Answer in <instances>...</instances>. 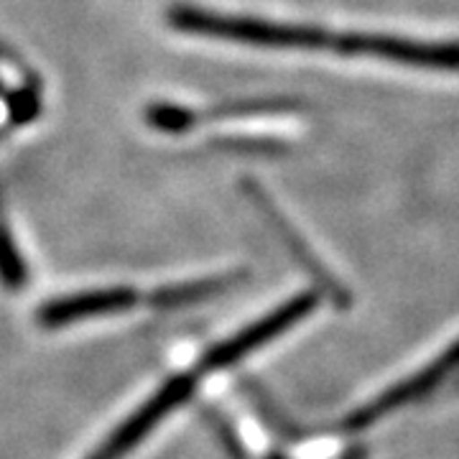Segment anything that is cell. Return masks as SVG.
<instances>
[{
  "label": "cell",
  "mask_w": 459,
  "mask_h": 459,
  "mask_svg": "<svg viewBox=\"0 0 459 459\" xmlns=\"http://www.w3.org/2000/svg\"><path fill=\"white\" fill-rule=\"evenodd\" d=\"M169 26L184 33L217 36V39L253 44V47H271V49H332L344 56H377L380 49V33H329L316 26L222 16L192 5L171 8Z\"/></svg>",
  "instance_id": "1"
},
{
  "label": "cell",
  "mask_w": 459,
  "mask_h": 459,
  "mask_svg": "<svg viewBox=\"0 0 459 459\" xmlns=\"http://www.w3.org/2000/svg\"><path fill=\"white\" fill-rule=\"evenodd\" d=\"M316 307V296L314 294H299L289 299L286 304H281L279 309L265 314L255 325H250L243 332L232 334L225 342L214 344L212 350L202 358V370H222L230 368L232 362H240L250 352H255L265 342L276 340L289 327H294L296 322H301L304 316H309Z\"/></svg>",
  "instance_id": "2"
},
{
  "label": "cell",
  "mask_w": 459,
  "mask_h": 459,
  "mask_svg": "<svg viewBox=\"0 0 459 459\" xmlns=\"http://www.w3.org/2000/svg\"><path fill=\"white\" fill-rule=\"evenodd\" d=\"M195 388V377L192 376H177L171 377L169 383H164V388L153 398H148L141 409L135 411L133 416H128L120 427L115 429V434L108 442L100 446L98 452L90 459H123L128 452H133L138 444L146 439L153 429L164 421L171 411L177 409L179 403H184Z\"/></svg>",
  "instance_id": "3"
},
{
  "label": "cell",
  "mask_w": 459,
  "mask_h": 459,
  "mask_svg": "<svg viewBox=\"0 0 459 459\" xmlns=\"http://www.w3.org/2000/svg\"><path fill=\"white\" fill-rule=\"evenodd\" d=\"M455 368H459V342L452 344L439 360L431 362L424 373H416V376L406 377L403 383L394 385L391 391H385L380 398L370 401V403H368V406H362L360 411H355V413L344 421V427L347 429L370 427L373 421L383 419V416H388V413L398 409V406H403V403L416 401V398H421L424 394H429V391H431L442 377L449 376Z\"/></svg>",
  "instance_id": "4"
},
{
  "label": "cell",
  "mask_w": 459,
  "mask_h": 459,
  "mask_svg": "<svg viewBox=\"0 0 459 459\" xmlns=\"http://www.w3.org/2000/svg\"><path fill=\"white\" fill-rule=\"evenodd\" d=\"M138 291L133 289H98V291H80L59 299L44 301L39 309V322L44 327H65L90 316L120 314L138 304Z\"/></svg>",
  "instance_id": "5"
},
{
  "label": "cell",
  "mask_w": 459,
  "mask_h": 459,
  "mask_svg": "<svg viewBox=\"0 0 459 459\" xmlns=\"http://www.w3.org/2000/svg\"><path fill=\"white\" fill-rule=\"evenodd\" d=\"M238 281L235 273H225V276H210V279L186 281V283H177V286H164L159 291L151 294V304H156L159 309H174V307H192L197 301H204L210 296L220 294L230 289Z\"/></svg>",
  "instance_id": "6"
},
{
  "label": "cell",
  "mask_w": 459,
  "mask_h": 459,
  "mask_svg": "<svg viewBox=\"0 0 459 459\" xmlns=\"http://www.w3.org/2000/svg\"><path fill=\"white\" fill-rule=\"evenodd\" d=\"M0 279L8 289H21L26 281V268H23V261L18 255L13 235L3 220H0Z\"/></svg>",
  "instance_id": "7"
},
{
  "label": "cell",
  "mask_w": 459,
  "mask_h": 459,
  "mask_svg": "<svg viewBox=\"0 0 459 459\" xmlns=\"http://www.w3.org/2000/svg\"><path fill=\"white\" fill-rule=\"evenodd\" d=\"M146 117L153 128H159V131L166 133L186 131V128H192L195 120H197V115L184 110V108H177V105H153V108H148Z\"/></svg>",
  "instance_id": "8"
}]
</instances>
